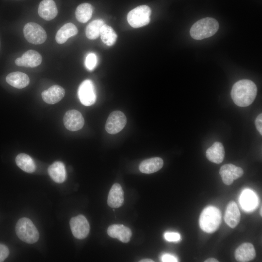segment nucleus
<instances>
[{
	"mask_svg": "<svg viewBox=\"0 0 262 262\" xmlns=\"http://www.w3.org/2000/svg\"><path fill=\"white\" fill-rule=\"evenodd\" d=\"M93 7L88 3H82L76 8L75 16L77 19L80 22L85 23L91 17Z\"/></svg>",
	"mask_w": 262,
	"mask_h": 262,
	"instance_id": "nucleus-26",
	"label": "nucleus"
},
{
	"mask_svg": "<svg viewBox=\"0 0 262 262\" xmlns=\"http://www.w3.org/2000/svg\"><path fill=\"white\" fill-rule=\"evenodd\" d=\"M107 233L111 237L117 238L123 243H128L132 235L131 230L121 224H113L107 229Z\"/></svg>",
	"mask_w": 262,
	"mask_h": 262,
	"instance_id": "nucleus-14",
	"label": "nucleus"
},
{
	"mask_svg": "<svg viewBox=\"0 0 262 262\" xmlns=\"http://www.w3.org/2000/svg\"><path fill=\"white\" fill-rule=\"evenodd\" d=\"M219 174L223 183L229 185L234 180L241 177L244 174L243 169L231 164L222 165L219 170Z\"/></svg>",
	"mask_w": 262,
	"mask_h": 262,
	"instance_id": "nucleus-11",
	"label": "nucleus"
},
{
	"mask_svg": "<svg viewBox=\"0 0 262 262\" xmlns=\"http://www.w3.org/2000/svg\"><path fill=\"white\" fill-rule=\"evenodd\" d=\"M78 29L72 23H67L63 25L57 32L55 39L60 44L65 43L70 37L76 35Z\"/></svg>",
	"mask_w": 262,
	"mask_h": 262,
	"instance_id": "nucleus-23",
	"label": "nucleus"
},
{
	"mask_svg": "<svg viewBox=\"0 0 262 262\" xmlns=\"http://www.w3.org/2000/svg\"><path fill=\"white\" fill-rule=\"evenodd\" d=\"M101 19H96L91 22L86 27V37L91 40L97 39L100 35L101 29L104 24Z\"/></svg>",
	"mask_w": 262,
	"mask_h": 262,
	"instance_id": "nucleus-28",
	"label": "nucleus"
},
{
	"mask_svg": "<svg viewBox=\"0 0 262 262\" xmlns=\"http://www.w3.org/2000/svg\"><path fill=\"white\" fill-rule=\"evenodd\" d=\"M205 262H218L219 261L214 258H209L204 261Z\"/></svg>",
	"mask_w": 262,
	"mask_h": 262,
	"instance_id": "nucleus-34",
	"label": "nucleus"
},
{
	"mask_svg": "<svg viewBox=\"0 0 262 262\" xmlns=\"http://www.w3.org/2000/svg\"><path fill=\"white\" fill-rule=\"evenodd\" d=\"M257 93V86L254 82L249 80H242L233 85L230 95L236 105L246 107L253 102Z\"/></svg>",
	"mask_w": 262,
	"mask_h": 262,
	"instance_id": "nucleus-1",
	"label": "nucleus"
},
{
	"mask_svg": "<svg viewBox=\"0 0 262 262\" xmlns=\"http://www.w3.org/2000/svg\"></svg>",
	"mask_w": 262,
	"mask_h": 262,
	"instance_id": "nucleus-37",
	"label": "nucleus"
},
{
	"mask_svg": "<svg viewBox=\"0 0 262 262\" xmlns=\"http://www.w3.org/2000/svg\"><path fill=\"white\" fill-rule=\"evenodd\" d=\"M38 13L39 16L47 21L54 18L58 10L53 0H43L39 3Z\"/></svg>",
	"mask_w": 262,
	"mask_h": 262,
	"instance_id": "nucleus-16",
	"label": "nucleus"
},
{
	"mask_svg": "<svg viewBox=\"0 0 262 262\" xmlns=\"http://www.w3.org/2000/svg\"><path fill=\"white\" fill-rule=\"evenodd\" d=\"M9 250L8 247L0 244V262H3L8 256Z\"/></svg>",
	"mask_w": 262,
	"mask_h": 262,
	"instance_id": "nucleus-31",
	"label": "nucleus"
},
{
	"mask_svg": "<svg viewBox=\"0 0 262 262\" xmlns=\"http://www.w3.org/2000/svg\"><path fill=\"white\" fill-rule=\"evenodd\" d=\"M140 262H153L152 260L149 259H144L140 261Z\"/></svg>",
	"mask_w": 262,
	"mask_h": 262,
	"instance_id": "nucleus-35",
	"label": "nucleus"
},
{
	"mask_svg": "<svg viewBox=\"0 0 262 262\" xmlns=\"http://www.w3.org/2000/svg\"><path fill=\"white\" fill-rule=\"evenodd\" d=\"M222 220L220 211L214 206L206 207L201 212L199 219L201 229L207 233L215 231L220 226Z\"/></svg>",
	"mask_w": 262,
	"mask_h": 262,
	"instance_id": "nucleus-2",
	"label": "nucleus"
},
{
	"mask_svg": "<svg viewBox=\"0 0 262 262\" xmlns=\"http://www.w3.org/2000/svg\"><path fill=\"white\" fill-rule=\"evenodd\" d=\"M78 93L81 102L84 106L92 105L96 102L97 96L95 88L90 80H86L81 83Z\"/></svg>",
	"mask_w": 262,
	"mask_h": 262,
	"instance_id": "nucleus-7",
	"label": "nucleus"
},
{
	"mask_svg": "<svg viewBox=\"0 0 262 262\" xmlns=\"http://www.w3.org/2000/svg\"><path fill=\"white\" fill-rule=\"evenodd\" d=\"M69 225L72 233L75 238L83 239L88 236L90 226L87 220L83 215L80 214L71 218Z\"/></svg>",
	"mask_w": 262,
	"mask_h": 262,
	"instance_id": "nucleus-9",
	"label": "nucleus"
},
{
	"mask_svg": "<svg viewBox=\"0 0 262 262\" xmlns=\"http://www.w3.org/2000/svg\"><path fill=\"white\" fill-rule=\"evenodd\" d=\"M262 206H261V208H260V213L261 216L262 215Z\"/></svg>",
	"mask_w": 262,
	"mask_h": 262,
	"instance_id": "nucleus-36",
	"label": "nucleus"
},
{
	"mask_svg": "<svg viewBox=\"0 0 262 262\" xmlns=\"http://www.w3.org/2000/svg\"><path fill=\"white\" fill-rule=\"evenodd\" d=\"M41 55L37 51L30 49L25 52L20 57L16 58L15 64L17 66L34 67L41 64Z\"/></svg>",
	"mask_w": 262,
	"mask_h": 262,
	"instance_id": "nucleus-12",
	"label": "nucleus"
},
{
	"mask_svg": "<svg viewBox=\"0 0 262 262\" xmlns=\"http://www.w3.org/2000/svg\"><path fill=\"white\" fill-rule=\"evenodd\" d=\"M165 239L169 242H176L180 240V237L179 233L167 232L164 234Z\"/></svg>",
	"mask_w": 262,
	"mask_h": 262,
	"instance_id": "nucleus-30",
	"label": "nucleus"
},
{
	"mask_svg": "<svg viewBox=\"0 0 262 262\" xmlns=\"http://www.w3.org/2000/svg\"><path fill=\"white\" fill-rule=\"evenodd\" d=\"M65 89L58 85H53L41 93L43 100L47 103L55 104L60 101L65 96Z\"/></svg>",
	"mask_w": 262,
	"mask_h": 262,
	"instance_id": "nucleus-13",
	"label": "nucleus"
},
{
	"mask_svg": "<svg viewBox=\"0 0 262 262\" xmlns=\"http://www.w3.org/2000/svg\"><path fill=\"white\" fill-rule=\"evenodd\" d=\"M25 39L30 43L39 45L47 39V35L45 30L39 24L34 22H29L23 28Z\"/></svg>",
	"mask_w": 262,
	"mask_h": 262,
	"instance_id": "nucleus-6",
	"label": "nucleus"
},
{
	"mask_svg": "<svg viewBox=\"0 0 262 262\" xmlns=\"http://www.w3.org/2000/svg\"><path fill=\"white\" fill-rule=\"evenodd\" d=\"M162 261L164 262H176L178 261L175 256L169 254H165L162 256Z\"/></svg>",
	"mask_w": 262,
	"mask_h": 262,
	"instance_id": "nucleus-33",
	"label": "nucleus"
},
{
	"mask_svg": "<svg viewBox=\"0 0 262 262\" xmlns=\"http://www.w3.org/2000/svg\"><path fill=\"white\" fill-rule=\"evenodd\" d=\"M256 257V251L253 245L250 243H244L236 249L235 258L238 262H247Z\"/></svg>",
	"mask_w": 262,
	"mask_h": 262,
	"instance_id": "nucleus-15",
	"label": "nucleus"
},
{
	"mask_svg": "<svg viewBox=\"0 0 262 262\" xmlns=\"http://www.w3.org/2000/svg\"><path fill=\"white\" fill-rule=\"evenodd\" d=\"M242 207L246 211H252L257 205V199L255 193L250 190H244L240 198Z\"/></svg>",
	"mask_w": 262,
	"mask_h": 262,
	"instance_id": "nucleus-25",
	"label": "nucleus"
},
{
	"mask_svg": "<svg viewBox=\"0 0 262 262\" xmlns=\"http://www.w3.org/2000/svg\"><path fill=\"white\" fill-rule=\"evenodd\" d=\"M151 13V9L148 6H138L129 12L127 15L128 22L134 28L144 26L149 23Z\"/></svg>",
	"mask_w": 262,
	"mask_h": 262,
	"instance_id": "nucleus-5",
	"label": "nucleus"
},
{
	"mask_svg": "<svg viewBox=\"0 0 262 262\" xmlns=\"http://www.w3.org/2000/svg\"><path fill=\"white\" fill-rule=\"evenodd\" d=\"M240 212L237 204L234 201H230L225 213L224 220L226 223L231 228H234L240 222Z\"/></svg>",
	"mask_w": 262,
	"mask_h": 262,
	"instance_id": "nucleus-17",
	"label": "nucleus"
},
{
	"mask_svg": "<svg viewBox=\"0 0 262 262\" xmlns=\"http://www.w3.org/2000/svg\"><path fill=\"white\" fill-rule=\"evenodd\" d=\"M164 165L163 159L160 157H153L143 161L140 164V171L145 174H151L161 169Z\"/></svg>",
	"mask_w": 262,
	"mask_h": 262,
	"instance_id": "nucleus-22",
	"label": "nucleus"
},
{
	"mask_svg": "<svg viewBox=\"0 0 262 262\" xmlns=\"http://www.w3.org/2000/svg\"><path fill=\"white\" fill-rule=\"evenodd\" d=\"M218 21L212 17L202 18L191 27L190 33L191 37L196 40H201L211 37L218 31Z\"/></svg>",
	"mask_w": 262,
	"mask_h": 262,
	"instance_id": "nucleus-3",
	"label": "nucleus"
},
{
	"mask_svg": "<svg viewBox=\"0 0 262 262\" xmlns=\"http://www.w3.org/2000/svg\"><path fill=\"white\" fill-rule=\"evenodd\" d=\"M97 63V58L95 54L89 53L85 59V66L87 68L90 70H92L96 67Z\"/></svg>",
	"mask_w": 262,
	"mask_h": 262,
	"instance_id": "nucleus-29",
	"label": "nucleus"
},
{
	"mask_svg": "<svg viewBox=\"0 0 262 262\" xmlns=\"http://www.w3.org/2000/svg\"><path fill=\"white\" fill-rule=\"evenodd\" d=\"M255 124L257 130L261 135L262 134V114L261 113L256 117Z\"/></svg>",
	"mask_w": 262,
	"mask_h": 262,
	"instance_id": "nucleus-32",
	"label": "nucleus"
},
{
	"mask_svg": "<svg viewBox=\"0 0 262 262\" xmlns=\"http://www.w3.org/2000/svg\"><path fill=\"white\" fill-rule=\"evenodd\" d=\"M16 232L21 240L28 244L36 242L39 238L37 229L32 221L27 217L21 218L17 221Z\"/></svg>",
	"mask_w": 262,
	"mask_h": 262,
	"instance_id": "nucleus-4",
	"label": "nucleus"
},
{
	"mask_svg": "<svg viewBox=\"0 0 262 262\" xmlns=\"http://www.w3.org/2000/svg\"><path fill=\"white\" fill-rule=\"evenodd\" d=\"M48 172L51 179L56 183H63L66 179L65 166L61 162H54L49 166Z\"/></svg>",
	"mask_w": 262,
	"mask_h": 262,
	"instance_id": "nucleus-21",
	"label": "nucleus"
},
{
	"mask_svg": "<svg viewBox=\"0 0 262 262\" xmlns=\"http://www.w3.org/2000/svg\"><path fill=\"white\" fill-rule=\"evenodd\" d=\"M124 202V192L119 183H115L112 186L108 194L107 204L111 208H117L122 206Z\"/></svg>",
	"mask_w": 262,
	"mask_h": 262,
	"instance_id": "nucleus-18",
	"label": "nucleus"
},
{
	"mask_svg": "<svg viewBox=\"0 0 262 262\" xmlns=\"http://www.w3.org/2000/svg\"><path fill=\"white\" fill-rule=\"evenodd\" d=\"M207 158L215 164L221 163L225 157V149L222 144L219 142H214L206 152Z\"/></svg>",
	"mask_w": 262,
	"mask_h": 262,
	"instance_id": "nucleus-19",
	"label": "nucleus"
},
{
	"mask_svg": "<svg viewBox=\"0 0 262 262\" xmlns=\"http://www.w3.org/2000/svg\"><path fill=\"white\" fill-rule=\"evenodd\" d=\"M100 36L102 42L108 46L115 44L117 39V34L111 26L104 24L102 27Z\"/></svg>",
	"mask_w": 262,
	"mask_h": 262,
	"instance_id": "nucleus-27",
	"label": "nucleus"
},
{
	"mask_svg": "<svg viewBox=\"0 0 262 262\" xmlns=\"http://www.w3.org/2000/svg\"><path fill=\"white\" fill-rule=\"evenodd\" d=\"M65 127L70 131H77L81 129L84 124L82 114L76 110H70L65 114L63 118Z\"/></svg>",
	"mask_w": 262,
	"mask_h": 262,
	"instance_id": "nucleus-10",
	"label": "nucleus"
},
{
	"mask_svg": "<svg viewBox=\"0 0 262 262\" xmlns=\"http://www.w3.org/2000/svg\"><path fill=\"white\" fill-rule=\"evenodd\" d=\"M126 123L127 118L123 112L120 111H113L107 119L105 130L109 134H115L120 131Z\"/></svg>",
	"mask_w": 262,
	"mask_h": 262,
	"instance_id": "nucleus-8",
	"label": "nucleus"
},
{
	"mask_svg": "<svg viewBox=\"0 0 262 262\" xmlns=\"http://www.w3.org/2000/svg\"><path fill=\"white\" fill-rule=\"evenodd\" d=\"M6 81L14 87L22 89L28 85L30 79L26 74L16 71L8 74L6 77Z\"/></svg>",
	"mask_w": 262,
	"mask_h": 262,
	"instance_id": "nucleus-20",
	"label": "nucleus"
},
{
	"mask_svg": "<svg viewBox=\"0 0 262 262\" xmlns=\"http://www.w3.org/2000/svg\"><path fill=\"white\" fill-rule=\"evenodd\" d=\"M15 161L17 166L26 172L32 173L36 169L33 160L28 154L20 153L16 156Z\"/></svg>",
	"mask_w": 262,
	"mask_h": 262,
	"instance_id": "nucleus-24",
	"label": "nucleus"
}]
</instances>
